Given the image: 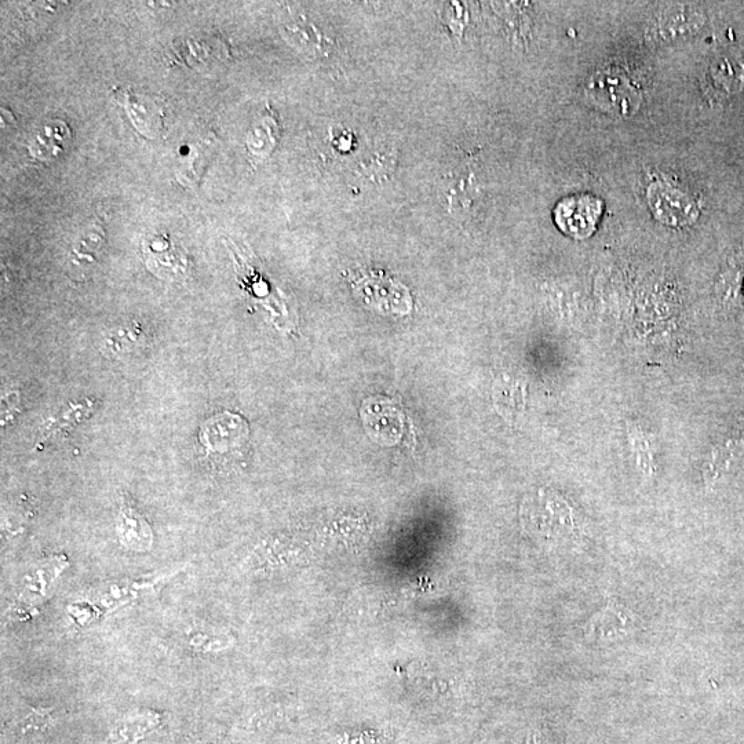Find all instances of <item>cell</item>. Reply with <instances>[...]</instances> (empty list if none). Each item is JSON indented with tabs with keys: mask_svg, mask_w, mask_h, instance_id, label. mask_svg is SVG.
Here are the masks:
<instances>
[{
	"mask_svg": "<svg viewBox=\"0 0 744 744\" xmlns=\"http://www.w3.org/2000/svg\"><path fill=\"white\" fill-rule=\"evenodd\" d=\"M586 96L593 107L616 118H629L641 105L640 90L616 69L596 72L587 83Z\"/></svg>",
	"mask_w": 744,
	"mask_h": 744,
	"instance_id": "1",
	"label": "cell"
},
{
	"mask_svg": "<svg viewBox=\"0 0 744 744\" xmlns=\"http://www.w3.org/2000/svg\"><path fill=\"white\" fill-rule=\"evenodd\" d=\"M648 206L662 224L681 228L694 224L699 217V207L688 192L669 182H654L648 188Z\"/></svg>",
	"mask_w": 744,
	"mask_h": 744,
	"instance_id": "2",
	"label": "cell"
},
{
	"mask_svg": "<svg viewBox=\"0 0 744 744\" xmlns=\"http://www.w3.org/2000/svg\"><path fill=\"white\" fill-rule=\"evenodd\" d=\"M603 210L604 203L597 196H568L554 209V222L565 235L586 239L596 231Z\"/></svg>",
	"mask_w": 744,
	"mask_h": 744,
	"instance_id": "3",
	"label": "cell"
},
{
	"mask_svg": "<svg viewBox=\"0 0 744 744\" xmlns=\"http://www.w3.org/2000/svg\"><path fill=\"white\" fill-rule=\"evenodd\" d=\"M705 21V13L700 7L688 3H671L655 17L649 35L659 42H673L695 35Z\"/></svg>",
	"mask_w": 744,
	"mask_h": 744,
	"instance_id": "4",
	"label": "cell"
},
{
	"mask_svg": "<svg viewBox=\"0 0 744 744\" xmlns=\"http://www.w3.org/2000/svg\"><path fill=\"white\" fill-rule=\"evenodd\" d=\"M144 255L149 271L159 279L174 282L184 279L188 272V257L185 251L167 235L145 239Z\"/></svg>",
	"mask_w": 744,
	"mask_h": 744,
	"instance_id": "5",
	"label": "cell"
},
{
	"mask_svg": "<svg viewBox=\"0 0 744 744\" xmlns=\"http://www.w3.org/2000/svg\"><path fill=\"white\" fill-rule=\"evenodd\" d=\"M634 630L636 619L632 611L615 598H608L607 605L587 622L585 636L598 643H615L625 640Z\"/></svg>",
	"mask_w": 744,
	"mask_h": 744,
	"instance_id": "6",
	"label": "cell"
},
{
	"mask_svg": "<svg viewBox=\"0 0 744 744\" xmlns=\"http://www.w3.org/2000/svg\"><path fill=\"white\" fill-rule=\"evenodd\" d=\"M72 142L71 127L61 119H51L36 129L28 149L34 158L53 162L64 155Z\"/></svg>",
	"mask_w": 744,
	"mask_h": 744,
	"instance_id": "7",
	"label": "cell"
},
{
	"mask_svg": "<svg viewBox=\"0 0 744 744\" xmlns=\"http://www.w3.org/2000/svg\"><path fill=\"white\" fill-rule=\"evenodd\" d=\"M120 542L136 552H145L152 546V531L147 520L130 503L124 502L118 523Z\"/></svg>",
	"mask_w": 744,
	"mask_h": 744,
	"instance_id": "8",
	"label": "cell"
},
{
	"mask_svg": "<svg viewBox=\"0 0 744 744\" xmlns=\"http://www.w3.org/2000/svg\"><path fill=\"white\" fill-rule=\"evenodd\" d=\"M239 436V418L232 417L231 414H222L204 423L202 432H200V441L207 450L217 454V452H225L235 446Z\"/></svg>",
	"mask_w": 744,
	"mask_h": 744,
	"instance_id": "9",
	"label": "cell"
},
{
	"mask_svg": "<svg viewBox=\"0 0 744 744\" xmlns=\"http://www.w3.org/2000/svg\"><path fill=\"white\" fill-rule=\"evenodd\" d=\"M104 246V229L101 225H90L75 240L71 254H69V261L79 271H87V269L93 268L97 264Z\"/></svg>",
	"mask_w": 744,
	"mask_h": 744,
	"instance_id": "10",
	"label": "cell"
},
{
	"mask_svg": "<svg viewBox=\"0 0 744 744\" xmlns=\"http://www.w3.org/2000/svg\"><path fill=\"white\" fill-rule=\"evenodd\" d=\"M144 330L138 323H126L113 328L111 333L102 341L105 355L118 357L129 355L144 344Z\"/></svg>",
	"mask_w": 744,
	"mask_h": 744,
	"instance_id": "11",
	"label": "cell"
},
{
	"mask_svg": "<svg viewBox=\"0 0 744 744\" xmlns=\"http://www.w3.org/2000/svg\"><path fill=\"white\" fill-rule=\"evenodd\" d=\"M744 64L738 62L736 57L721 56L711 62L709 68V80L711 85L718 90L733 93L742 89Z\"/></svg>",
	"mask_w": 744,
	"mask_h": 744,
	"instance_id": "12",
	"label": "cell"
}]
</instances>
